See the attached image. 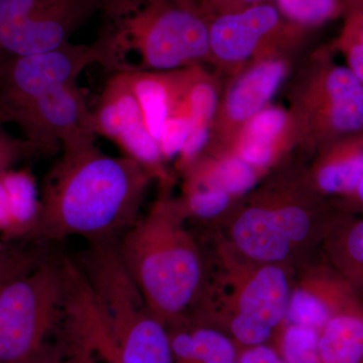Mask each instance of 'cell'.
I'll return each instance as SVG.
<instances>
[{
	"mask_svg": "<svg viewBox=\"0 0 363 363\" xmlns=\"http://www.w3.org/2000/svg\"><path fill=\"white\" fill-rule=\"evenodd\" d=\"M196 1H197V2H198V4H199V0H196Z\"/></svg>",
	"mask_w": 363,
	"mask_h": 363,
	"instance_id": "60d3db41",
	"label": "cell"
},
{
	"mask_svg": "<svg viewBox=\"0 0 363 363\" xmlns=\"http://www.w3.org/2000/svg\"><path fill=\"white\" fill-rule=\"evenodd\" d=\"M47 255L42 245L26 247L9 242L0 252V290L11 279L33 269Z\"/></svg>",
	"mask_w": 363,
	"mask_h": 363,
	"instance_id": "7402d4cb",
	"label": "cell"
},
{
	"mask_svg": "<svg viewBox=\"0 0 363 363\" xmlns=\"http://www.w3.org/2000/svg\"><path fill=\"white\" fill-rule=\"evenodd\" d=\"M318 348L321 363H363V319L352 315L332 318Z\"/></svg>",
	"mask_w": 363,
	"mask_h": 363,
	"instance_id": "ac0fdd59",
	"label": "cell"
},
{
	"mask_svg": "<svg viewBox=\"0 0 363 363\" xmlns=\"http://www.w3.org/2000/svg\"><path fill=\"white\" fill-rule=\"evenodd\" d=\"M274 145H264L252 140H243L240 156L243 161L252 166H266L274 157Z\"/></svg>",
	"mask_w": 363,
	"mask_h": 363,
	"instance_id": "4dcf8cb0",
	"label": "cell"
},
{
	"mask_svg": "<svg viewBox=\"0 0 363 363\" xmlns=\"http://www.w3.org/2000/svg\"><path fill=\"white\" fill-rule=\"evenodd\" d=\"M309 227V218L300 208H252L234 224L233 238L247 257L262 262H279L289 255L292 243L304 240Z\"/></svg>",
	"mask_w": 363,
	"mask_h": 363,
	"instance_id": "30bf717a",
	"label": "cell"
},
{
	"mask_svg": "<svg viewBox=\"0 0 363 363\" xmlns=\"http://www.w3.org/2000/svg\"><path fill=\"white\" fill-rule=\"evenodd\" d=\"M357 191L358 195H359L360 199H362V201L363 202V179L362 183L358 186Z\"/></svg>",
	"mask_w": 363,
	"mask_h": 363,
	"instance_id": "f35d334b",
	"label": "cell"
},
{
	"mask_svg": "<svg viewBox=\"0 0 363 363\" xmlns=\"http://www.w3.org/2000/svg\"><path fill=\"white\" fill-rule=\"evenodd\" d=\"M177 210L157 203L117 240L124 267L164 324L187 309L202 279L201 260L181 229Z\"/></svg>",
	"mask_w": 363,
	"mask_h": 363,
	"instance_id": "7a4b0ae2",
	"label": "cell"
},
{
	"mask_svg": "<svg viewBox=\"0 0 363 363\" xmlns=\"http://www.w3.org/2000/svg\"><path fill=\"white\" fill-rule=\"evenodd\" d=\"M113 72V57L108 35L101 28L89 44L69 43L59 49L11 60L0 65V116L69 83L92 65Z\"/></svg>",
	"mask_w": 363,
	"mask_h": 363,
	"instance_id": "52a82bcc",
	"label": "cell"
},
{
	"mask_svg": "<svg viewBox=\"0 0 363 363\" xmlns=\"http://www.w3.org/2000/svg\"><path fill=\"white\" fill-rule=\"evenodd\" d=\"M142 0H102L105 21H114L135 11Z\"/></svg>",
	"mask_w": 363,
	"mask_h": 363,
	"instance_id": "1f68e13d",
	"label": "cell"
},
{
	"mask_svg": "<svg viewBox=\"0 0 363 363\" xmlns=\"http://www.w3.org/2000/svg\"><path fill=\"white\" fill-rule=\"evenodd\" d=\"M363 179V152H355L326 164L318 174V184L329 193L357 190Z\"/></svg>",
	"mask_w": 363,
	"mask_h": 363,
	"instance_id": "ffe728a7",
	"label": "cell"
},
{
	"mask_svg": "<svg viewBox=\"0 0 363 363\" xmlns=\"http://www.w3.org/2000/svg\"><path fill=\"white\" fill-rule=\"evenodd\" d=\"M20 363H81L75 355L72 354L65 344H45L42 350Z\"/></svg>",
	"mask_w": 363,
	"mask_h": 363,
	"instance_id": "f546056e",
	"label": "cell"
},
{
	"mask_svg": "<svg viewBox=\"0 0 363 363\" xmlns=\"http://www.w3.org/2000/svg\"><path fill=\"white\" fill-rule=\"evenodd\" d=\"M169 338L176 363H238L233 344L213 329L176 330Z\"/></svg>",
	"mask_w": 363,
	"mask_h": 363,
	"instance_id": "e0dca14e",
	"label": "cell"
},
{
	"mask_svg": "<svg viewBox=\"0 0 363 363\" xmlns=\"http://www.w3.org/2000/svg\"><path fill=\"white\" fill-rule=\"evenodd\" d=\"M187 102L194 125L193 133L210 130V123L218 106V96L213 86L203 80L189 82Z\"/></svg>",
	"mask_w": 363,
	"mask_h": 363,
	"instance_id": "cb8c5ba5",
	"label": "cell"
},
{
	"mask_svg": "<svg viewBox=\"0 0 363 363\" xmlns=\"http://www.w3.org/2000/svg\"><path fill=\"white\" fill-rule=\"evenodd\" d=\"M281 62L259 64L234 85L227 98V113L234 121H247L262 111L285 77Z\"/></svg>",
	"mask_w": 363,
	"mask_h": 363,
	"instance_id": "5bb4252c",
	"label": "cell"
},
{
	"mask_svg": "<svg viewBox=\"0 0 363 363\" xmlns=\"http://www.w3.org/2000/svg\"><path fill=\"white\" fill-rule=\"evenodd\" d=\"M95 135L108 138L142 164L152 175L161 164L162 152L152 136L125 72H116L105 83L96 106L91 109Z\"/></svg>",
	"mask_w": 363,
	"mask_h": 363,
	"instance_id": "9c48e42d",
	"label": "cell"
},
{
	"mask_svg": "<svg viewBox=\"0 0 363 363\" xmlns=\"http://www.w3.org/2000/svg\"><path fill=\"white\" fill-rule=\"evenodd\" d=\"M281 16L276 6L260 2L214 16L209 21L210 54L222 61H243L267 40L297 26L284 23Z\"/></svg>",
	"mask_w": 363,
	"mask_h": 363,
	"instance_id": "8fae6325",
	"label": "cell"
},
{
	"mask_svg": "<svg viewBox=\"0 0 363 363\" xmlns=\"http://www.w3.org/2000/svg\"><path fill=\"white\" fill-rule=\"evenodd\" d=\"M260 2H264V0H235V1H234L233 9H231L230 11L245 9V7L253 6V4H260Z\"/></svg>",
	"mask_w": 363,
	"mask_h": 363,
	"instance_id": "8d00e7d4",
	"label": "cell"
},
{
	"mask_svg": "<svg viewBox=\"0 0 363 363\" xmlns=\"http://www.w3.org/2000/svg\"><path fill=\"white\" fill-rule=\"evenodd\" d=\"M14 124L33 155L96 142L92 113L77 82L48 91L0 116Z\"/></svg>",
	"mask_w": 363,
	"mask_h": 363,
	"instance_id": "ba28073f",
	"label": "cell"
},
{
	"mask_svg": "<svg viewBox=\"0 0 363 363\" xmlns=\"http://www.w3.org/2000/svg\"><path fill=\"white\" fill-rule=\"evenodd\" d=\"M229 203V194L220 189L209 188L189 196L188 207L196 216L212 218L220 214Z\"/></svg>",
	"mask_w": 363,
	"mask_h": 363,
	"instance_id": "83f0119b",
	"label": "cell"
},
{
	"mask_svg": "<svg viewBox=\"0 0 363 363\" xmlns=\"http://www.w3.org/2000/svg\"><path fill=\"white\" fill-rule=\"evenodd\" d=\"M33 155L23 138H14L0 123V179L26 157Z\"/></svg>",
	"mask_w": 363,
	"mask_h": 363,
	"instance_id": "f1b7e54d",
	"label": "cell"
},
{
	"mask_svg": "<svg viewBox=\"0 0 363 363\" xmlns=\"http://www.w3.org/2000/svg\"><path fill=\"white\" fill-rule=\"evenodd\" d=\"M116 72L174 71L194 65L210 54L209 20L196 0H142L135 11L105 21Z\"/></svg>",
	"mask_w": 363,
	"mask_h": 363,
	"instance_id": "3957f363",
	"label": "cell"
},
{
	"mask_svg": "<svg viewBox=\"0 0 363 363\" xmlns=\"http://www.w3.org/2000/svg\"><path fill=\"white\" fill-rule=\"evenodd\" d=\"M69 259L48 253L0 290V363H20L61 327L69 291Z\"/></svg>",
	"mask_w": 363,
	"mask_h": 363,
	"instance_id": "277c9868",
	"label": "cell"
},
{
	"mask_svg": "<svg viewBox=\"0 0 363 363\" xmlns=\"http://www.w3.org/2000/svg\"><path fill=\"white\" fill-rule=\"evenodd\" d=\"M7 245H9V242H4V241H1V242H0V252H1V250H4V248L6 247Z\"/></svg>",
	"mask_w": 363,
	"mask_h": 363,
	"instance_id": "ab89813d",
	"label": "cell"
},
{
	"mask_svg": "<svg viewBox=\"0 0 363 363\" xmlns=\"http://www.w3.org/2000/svg\"><path fill=\"white\" fill-rule=\"evenodd\" d=\"M277 9L291 23L317 26L350 14V0H276Z\"/></svg>",
	"mask_w": 363,
	"mask_h": 363,
	"instance_id": "d6986e66",
	"label": "cell"
},
{
	"mask_svg": "<svg viewBox=\"0 0 363 363\" xmlns=\"http://www.w3.org/2000/svg\"><path fill=\"white\" fill-rule=\"evenodd\" d=\"M285 112L278 108L264 109L250 118L243 140L274 145L286 125Z\"/></svg>",
	"mask_w": 363,
	"mask_h": 363,
	"instance_id": "484cf974",
	"label": "cell"
},
{
	"mask_svg": "<svg viewBox=\"0 0 363 363\" xmlns=\"http://www.w3.org/2000/svg\"><path fill=\"white\" fill-rule=\"evenodd\" d=\"M289 294L285 272L276 267L260 269L241 294L240 312L231 324L235 338L252 347L269 340L286 314Z\"/></svg>",
	"mask_w": 363,
	"mask_h": 363,
	"instance_id": "7c38bea8",
	"label": "cell"
},
{
	"mask_svg": "<svg viewBox=\"0 0 363 363\" xmlns=\"http://www.w3.org/2000/svg\"><path fill=\"white\" fill-rule=\"evenodd\" d=\"M235 0H199V9L203 16L211 20L218 14L228 13Z\"/></svg>",
	"mask_w": 363,
	"mask_h": 363,
	"instance_id": "e575fe53",
	"label": "cell"
},
{
	"mask_svg": "<svg viewBox=\"0 0 363 363\" xmlns=\"http://www.w3.org/2000/svg\"><path fill=\"white\" fill-rule=\"evenodd\" d=\"M319 338L316 329L291 325L283 339L286 363H321Z\"/></svg>",
	"mask_w": 363,
	"mask_h": 363,
	"instance_id": "44dd1931",
	"label": "cell"
},
{
	"mask_svg": "<svg viewBox=\"0 0 363 363\" xmlns=\"http://www.w3.org/2000/svg\"><path fill=\"white\" fill-rule=\"evenodd\" d=\"M281 358L267 346L259 345L247 350L238 363H279Z\"/></svg>",
	"mask_w": 363,
	"mask_h": 363,
	"instance_id": "836d02e7",
	"label": "cell"
},
{
	"mask_svg": "<svg viewBox=\"0 0 363 363\" xmlns=\"http://www.w3.org/2000/svg\"><path fill=\"white\" fill-rule=\"evenodd\" d=\"M193 130L194 125L188 114L180 113L169 117L159 138L162 156L172 157L181 152Z\"/></svg>",
	"mask_w": 363,
	"mask_h": 363,
	"instance_id": "4316f807",
	"label": "cell"
},
{
	"mask_svg": "<svg viewBox=\"0 0 363 363\" xmlns=\"http://www.w3.org/2000/svg\"><path fill=\"white\" fill-rule=\"evenodd\" d=\"M292 325L309 327V328H324L330 320V312L320 298L306 291L298 290L294 294L289 303L286 314Z\"/></svg>",
	"mask_w": 363,
	"mask_h": 363,
	"instance_id": "603a6c76",
	"label": "cell"
},
{
	"mask_svg": "<svg viewBox=\"0 0 363 363\" xmlns=\"http://www.w3.org/2000/svg\"><path fill=\"white\" fill-rule=\"evenodd\" d=\"M150 177L135 160L104 154L95 142L62 149L43 179L37 212L20 240H118L138 220Z\"/></svg>",
	"mask_w": 363,
	"mask_h": 363,
	"instance_id": "6da1fadb",
	"label": "cell"
},
{
	"mask_svg": "<svg viewBox=\"0 0 363 363\" xmlns=\"http://www.w3.org/2000/svg\"><path fill=\"white\" fill-rule=\"evenodd\" d=\"M32 179L26 172L4 174L0 179V230L2 241L20 240L38 209Z\"/></svg>",
	"mask_w": 363,
	"mask_h": 363,
	"instance_id": "9a60e30c",
	"label": "cell"
},
{
	"mask_svg": "<svg viewBox=\"0 0 363 363\" xmlns=\"http://www.w3.org/2000/svg\"><path fill=\"white\" fill-rule=\"evenodd\" d=\"M332 128L350 133L363 128V83L348 67H335L326 78Z\"/></svg>",
	"mask_w": 363,
	"mask_h": 363,
	"instance_id": "2e32d148",
	"label": "cell"
},
{
	"mask_svg": "<svg viewBox=\"0 0 363 363\" xmlns=\"http://www.w3.org/2000/svg\"><path fill=\"white\" fill-rule=\"evenodd\" d=\"M344 40L347 45L348 68L363 83V43L346 38Z\"/></svg>",
	"mask_w": 363,
	"mask_h": 363,
	"instance_id": "d6a6232c",
	"label": "cell"
},
{
	"mask_svg": "<svg viewBox=\"0 0 363 363\" xmlns=\"http://www.w3.org/2000/svg\"><path fill=\"white\" fill-rule=\"evenodd\" d=\"M92 289L111 333L116 363H176L164 324L123 267L100 272Z\"/></svg>",
	"mask_w": 363,
	"mask_h": 363,
	"instance_id": "5b68a950",
	"label": "cell"
},
{
	"mask_svg": "<svg viewBox=\"0 0 363 363\" xmlns=\"http://www.w3.org/2000/svg\"><path fill=\"white\" fill-rule=\"evenodd\" d=\"M102 6V0H0V65L69 44Z\"/></svg>",
	"mask_w": 363,
	"mask_h": 363,
	"instance_id": "8992f818",
	"label": "cell"
},
{
	"mask_svg": "<svg viewBox=\"0 0 363 363\" xmlns=\"http://www.w3.org/2000/svg\"><path fill=\"white\" fill-rule=\"evenodd\" d=\"M344 38L363 43V11H352L348 14Z\"/></svg>",
	"mask_w": 363,
	"mask_h": 363,
	"instance_id": "d590c367",
	"label": "cell"
},
{
	"mask_svg": "<svg viewBox=\"0 0 363 363\" xmlns=\"http://www.w3.org/2000/svg\"><path fill=\"white\" fill-rule=\"evenodd\" d=\"M250 166L241 157L222 162L210 179V188L220 189L228 194L245 192L255 182V172Z\"/></svg>",
	"mask_w": 363,
	"mask_h": 363,
	"instance_id": "d4e9b609",
	"label": "cell"
},
{
	"mask_svg": "<svg viewBox=\"0 0 363 363\" xmlns=\"http://www.w3.org/2000/svg\"><path fill=\"white\" fill-rule=\"evenodd\" d=\"M351 11H363V0H350Z\"/></svg>",
	"mask_w": 363,
	"mask_h": 363,
	"instance_id": "74e56055",
	"label": "cell"
},
{
	"mask_svg": "<svg viewBox=\"0 0 363 363\" xmlns=\"http://www.w3.org/2000/svg\"><path fill=\"white\" fill-rule=\"evenodd\" d=\"M169 72L125 71L147 128L157 143L164 123L173 116L188 84L185 75Z\"/></svg>",
	"mask_w": 363,
	"mask_h": 363,
	"instance_id": "4fadbf2b",
	"label": "cell"
}]
</instances>
